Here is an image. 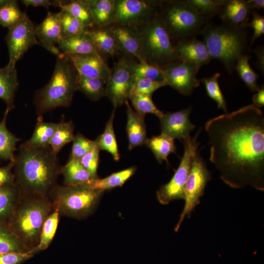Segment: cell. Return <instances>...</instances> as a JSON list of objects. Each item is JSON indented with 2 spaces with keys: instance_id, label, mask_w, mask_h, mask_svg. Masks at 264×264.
<instances>
[{
  "instance_id": "6da1fadb",
  "label": "cell",
  "mask_w": 264,
  "mask_h": 264,
  "mask_svg": "<svg viewBox=\"0 0 264 264\" xmlns=\"http://www.w3.org/2000/svg\"><path fill=\"white\" fill-rule=\"evenodd\" d=\"M210 161L229 187L264 191V115L254 105L209 120Z\"/></svg>"
},
{
  "instance_id": "7a4b0ae2",
  "label": "cell",
  "mask_w": 264,
  "mask_h": 264,
  "mask_svg": "<svg viewBox=\"0 0 264 264\" xmlns=\"http://www.w3.org/2000/svg\"><path fill=\"white\" fill-rule=\"evenodd\" d=\"M61 168L57 154L49 146L30 148L22 144L14 161L15 183L21 194L49 198L58 185L57 180Z\"/></svg>"
},
{
  "instance_id": "3957f363",
  "label": "cell",
  "mask_w": 264,
  "mask_h": 264,
  "mask_svg": "<svg viewBox=\"0 0 264 264\" xmlns=\"http://www.w3.org/2000/svg\"><path fill=\"white\" fill-rule=\"evenodd\" d=\"M53 211L48 198L20 194L8 225L30 252L37 245L44 223Z\"/></svg>"
},
{
  "instance_id": "277c9868",
  "label": "cell",
  "mask_w": 264,
  "mask_h": 264,
  "mask_svg": "<svg viewBox=\"0 0 264 264\" xmlns=\"http://www.w3.org/2000/svg\"><path fill=\"white\" fill-rule=\"evenodd\" d=\"M78 74L63 53L57 56L52 76L48 83L37 90L34 104L39 116L58 107H68L77 90Z\"/></svg>"
},
{
  "instance_id": "5b68a950",
  "label": "cell",
  "mask_w": 264,
  "mask_h": 264,
  "mask_svg": "<svg viewBox=\"0 0 264 264\" xmlns=\"http://www.w3.org/2000/svg\"><path fill=\"white\" fill-rule=\"evenodd\" d=\"M243 29L224 23H208L201 33L211 59L220 61L229 73L235 69L238 59L247 54V37Z\"/></svg>"
},
{
  "instance_id": "8992f818",
  "label": "cell",
  "mask_w": 264,
  "mask_h": 264,
  "mask_svg": "<svg viewBox=\"0 0 264 264\" xmlns=\"http://www.w3.org/2000/svg\"><path fill=\"white\" fill-rule=\"evenodd\" d=\"M103 193L88 183L58 185L51 193L49 199L53 210L57 211L60 216L81 220L93 214Z\"/></svg>"
},
{
  "instance_id": "52a82bcc",
  "label": "cell",
  "mask_w": 264,
  "mask_h": 264,
  "mask_svg": "<svg viewBox=\"0 0 264 264\" xmlns=\"http://www.w3.org/2000/svg\"><path fill=\"white\" fill-rule=\"evenodd\" d=\"M158 14L177 43L201 33L208 22L186 0L161 1Z\"/></svg>"
},
{
  "instance_id": "ba28073f",
  "label": "cell",
  "mask_w": 264,
  "mask_h": 264,
  "mask_svg": "<svg viewBox=\"0 0 264 264\" xmlns=\"http://www.w3.org/2000/svg\"><path fill=\"white\" fill-rule=\"evenodd\" d=\"M137 27L144 61L162 68L179 61L175 45L158 14Z\"/></svg>"
},
{
  "instance_id": "9c48e42d",
  "label": "cell",
  "mask_w": 264,
  "mask_h": 264,
  "mask_svg": "<svg viewBox=\"0 0 264 264\" xmlns=\"http://www.w3.org/2000/svg\"><path fill=\"white\" fill-rule=\"evenodd\" d=\"M200 132L198 131L193 138L189 135L183 139L184 153L179 166L170 181L161 186L156 192L160 203L165 205L174 200L184 199L186 182L199 145L197 138Z\"/></svg>"
},
{
  "instance_id": "30bf717a",
  "label": "cell",
  "mask_w": 264,
  "mask_h": 264,
  "mask_svg": "<svg viewBox=\"0 0 264 264\" xmlns=\"http://www.w3.org/2000/svg\"><path fill=\"white\" fill-rule=\"evenodd\" d=\"M211 179L210 173L202 157L197 152L193 158L184 189L185 204L175 227L177 232L186 217L190 218L195 207L199 204L206 185Z\"/></svg>"
},
{
  "instance_id": "8fae6325",
  "label": "cell",
  "mask_w": 264,
  "mask_h": 264,
  "mask_svg": "<svg viewBox=\"0 0 264 264\" xmlns=\"http://www.w3.org/2000/svg\"><path fill=\"white\" fill-rule=\"evenodd\" d=\"M160 1L144 0H115L111 24L138 27L157 15Z\"/></svg>"
},
{
  "instance_id": "7c38bea8",
  "label": "cell",
  "mask_w": 264,
  "mask_h": 264,
  "mask_svg": "<svg viewBox=\"0 0 264 264\" xmlns=\"http://www.w3.org/2000/svg\"><path fill=\"white\" fill-rule=\"evenodd\" d=\"M36 25L26 13L14 26L8 29L5 41L9 53L8 65L15 67L20 59L30 47L40 44L37 39Z\"/></svg>"
},
{
  "instance_id": "4fadbf2b",
  "label": "cell",
  "mask_w": 264,
  "mask_h": 264,
  "mask_svg": "<svg viewBox=\"0 0 264 264\" xmlns=\"http://www.w3.org/2000/svg\"><path fill=\"white\" fill-rule=\"evenodd\" d=\"M134 82L130 61L121 58L111 70L106 86L105 96L110 99L113 108L116 109L128 101Z\"/></svg>"
},
{
  "instance_id": "5bb4252c",
  "label": "cell",
  "mask_w": 264,
  "mask_h": 264,
  "mask_svg": "<svg viewBox=\"0 0 264 264\" xmlns=\"http://www.w3.org/2000/svg\"><path fill=\"white\" fill-rule=\"evenodd\" d=\"M200 68L198 66L179 60L161 68L167 85L183 95H189L200 85V80L197 78Z\"/></svg>"
},
{
  "instance_id": "9a60e30c",
  "label": "cell",
  "mask_w": 264,
  "mask_h": 264,
  "mask_svg": "<svg viewBox=\"0 0 264 264\" xmlns=\"http://www.w3.org/2000/svg\"><path fill=\"white\" fill-rule=\"evenodd\" d=\"M35 30L40 45L56 56L62 53L56 46L63 38L60 12H48L45 19L36 25Z\"/></svg>"
},
{
  "instance_id": "2e32d148",
  "label": "cell",
  "mask_w": 264,
  "mask_h": 264,
  "mask_svg": "<svg viewBox=\"0 0 264 264\" xmlns=\"http://www.w3.org/2000/svg\"><path fill=\"white\" fill-rule=\"evenodd\" d=\"M65 55V54H64ZM79 75L88 78L99 79L107 82L111 70L100 54H66Z\"/></svg>"
},
{
  "instance_id": "e0dca14e",
  "label": "cell",
  "mask_w": 264,
  "mask_h": 264,
  "mask_svg": "<svg viewBox=\"0 0 264 264\" xmlns=\"http://www.w3.org/2000/svg\"><path fill=\"white\" fill-rule=\"evenodd\" d=\"M192 107L182 110L163 114L159 118L161 133L172 138L183 139L190 135V132L195 128L190 120Z\"/></svg>"
},
{
  "instance_id": "ac0fdd59",
  "label": "cell",
  "mask_w": 264,
  "mask_h": 264,
  "mask_svg": "<svg viewBox=\"0 0 264 264\" xmlns=\"http://www.w3.org/2000/svg\"><path fill=\"white\" fill-rule=\"evenodd\" d=\"M118 50L136 59L138 62L144 61L141 55L140 35L136 26L127 25L111 24Z\"/></svg>"
},
{
  "instance_id": "d6986e66",
  "label": "cell",
  "mask_w": 264,
  "mask_h": 264,
  "mask_svg": "<svg viewBox=\"0 0 264 264\" xmlns=\"http://www.w3.org/2000/svg\"><path fill=\"white\" fill-rule=\"evenodd\" d=\"M175 48L179 61L200 67L208 64L212 59L204 42L195 37L177 43Z\"/></svg>"
},
{
  "instance_id": "ffe728a7",
  "label": "cell",
  "mask_w": 264,
  "mask_h": 264,
  "mask_svg": "<svg viewBox=\"0 0 264 264\" xmlns=\"http://www.w3.org/2000/svg\"><path fill=\"white\" fill-rule=\"evenodd\" d=\"M250 11L246 0H223L218 14L224 23L245 28Z\"/></svg>"
},
{
  "instance_id": "44dd1931",
  "label": "cell",
  "mask_w": 264,
  "mask_h": 264,
  "mask_svg": "<svg viewBox=\"0 0 264 264\" xmlns=\"http://www.w3.org/2000/svg\"><path fill=\"white\" fill-rule=\"evenodd\" d=\"M125 104L127 108L126 132L128 140V149L131 150L145 144L147 139L145 116L138 113L133 109L128 101Z\"/></svg>"
},
{
  "instance_id": "7402d4cb",
  "label": "cell",
  "mask_w": 264,
  "mask_h": 264,
  "mask_svg": "<svg viewBox=\"0 0 264 264\" xmlns=\"http://www.w3.org/2000/svg\"><path fill=\"white\" fill-rule=\"evenodd\" d=\"M58 47L61 53L65 55L100 54L86 32L63 37L58 44Z\"/></svg>"
},
{
  "instance_id": "603a6c76",
  "label": "cell",
  "mask_w": 264,
  "mask_h": 264,
  "mask_svg": "<svg viewBox=\"0 0 264 264\" xmlns=\"http://www.w3.org/2000/svg\"><path fill=\"white\" fill-rule=\"evenodd\" d=\"M19 85L15 67L8 64L0 68V99L6 104V110L14 108L15 93Z\"/></svg>"
},
{
  "instance_id": "cb8c5ba5",
  "label": "cell",
  "mask_w": 264,
  "mask_h": 264,
  "mask_svg": "<svg viewBox=\"0 0 264 264\" xmlns=\"http://www.w3.org/2000/svg\"><path fill=\"white\" fill-rule=\"evenodd\" d=\"M100 53L113 56L118 51L116 41L110 25L88 28L86 32Z\"/></svg>"
},
{
  "instance_id": "d4e9b609",
  "label": "cell",
  "mask_w": 264,
  "mask_h": 264,
  "mask_svg": "<svg viewBox=\"0 0 264 264\" xmlns=\"http://www.w3.org/2000/svg\"><path fill=\"white\" fill-rule=\"evenodd\" d=\"M58 125L59 123L44 122L43 116H38L32 136L23 144L30 148L49 147Z\"/></svg>"
},
{
  "instance_id": "484cf974",
  "label": "cell",
  "mask_w": 264,
  "mask_h": 264,
  "mask_svg": "<svg viewBox=\"0 0 264 264\" xmlns=\"http://www.w3.org/2000/svg\"><path fill=\"white\" fill-rule=\"evenodd\" d=\"M84 0L90 8L94 27H103L112 24L115 0Z\"/></svg>"
},
{
  "instance_id": "4316f807",
  "label": "cell",
  "mask_w": 264,
  "mask_h": 264,
  "mask_svg": "<svg viewBox=\"0 0 264 264\" xmlns=\"http://www.w3.org/2000/svg\"><path fill=\"white\" fill-rule=\"evenodd\" d=\"M20 196L15 184L0 186V223L8 224Z\"/></svg>"
},
{
  "instance_id": "83f0119b",
  "label": "cell",
  "mask_w": 264,
  "mask_h": 264,
  "mask_svg": "<svg viewBox=\"0 0 264 264\" xmlns=\"http://www.w3.org/2000/svg\"><path fill=\"white\" fill-rule=\"evenodd\" d=\"M145 144L152 151L160 164L165 161L168 165V156L170 154L176 153V150L174 139L162 133L157 136L147 138Z\"/></svg>"
},
{
  "instance_id": "f1b7e54d",
  "label": "cell",
  "mask_w": 264,
  "mask_h": 264,
  "mask_svg": "<svg viewBox=\"0 0 264 264\" xmlns=\"http://www.w3.org/2000/svg\"><path fill=\"white\" fill-rule=\"evenodd\" d=\"M61 174L63 176L65 185L87 184L93 180L78 159H69L66 164L62 167Z\"/></svg>"
},
{
  "instance_id": "f546056e",
  "label": "cell",
  "mask_w": 264,
  "mask_h": 264,
  "mask_svg": "<svg viewBox=\"0 0 264 264\" xmlns=\"http://www.w3.org/2000/svg\"><path fill=\"white\" fill-rule=\"evenodd\" d=\"M136 171V166L114 173L103 178L91 180L89 184L92 188L104 192L117 187H121L131 178Z\"/></svg>"
},
{
  "instance_id": "4dcf8cb0",
  "label": "cell",
  "mask_w": 264,
  "mask_h": 264,
  "mask_svg": "<svg viewBox=\"0 0 264 264\" xmlns=\"http://www.w3.org/2000/svg\"><path fill=\"white\" fill-rule=\"evenodd\" d=\"M5 110L2 120L0 122V159L14 161L17 143L19 139L12 133L6 127V119L9 113Z\"/></svg>"
},
{
  "instance_id": "1f68e13d",
  "label": "cell",
  "mask_w": 264,
  "mask_h": 264,
  "mask_svg": "<svg viewBox=\"0 0 264 264\" xmlns=\"http://www.w3.org/2000/svg\"><path fill=\"white\" fill-rule=\"evenodd\" d=\"M115 110L113 109L103 132L96 139L100 150L107 151L115 161H117L120 159V154L113 127Z\"/></svg>"
},
{
  "instance_id": "d6a6232c",
  "label": "cell",
  "mask_w": 264,
  "mask_h": 264,
  "mask_svg": "<svg viewBox=\"0 0 264 264\" xmlns=\"http://www.w3.org/2000/svg\"><path fill=\"white\" fill-rule=\"evenodd\" d=\"M82 22L88 28L94 27L93 17L89 6L84 0L62 1L59 6Z\"/></svg>"
},
{
  "instance_id": "836d02e7",
  "label": "cell",
  "mask_w": 264,
  "mask_h": 264,
  "mask_svg": "<svg viewBox=\"0 0 264 264\" xmlns=\"http://www.w3.org/2000/svg\"><path fill=\"white\" fill-rule=\"evenodd\" d=\"M60 216L59 213L55 210L49 215L44 223L37 245L29 253L34 255L48 247L57 231Z\"/></svg>"
},
{
  "instance_id": "e575fe53",
  "label": "cell",
  "mask_w": 264,
  "mask_h": 264,
  "mask_svg": "<svg viewBox=\"0 0 264 264\" xmlns=\"http://www.w3.org/2000/svg\"><path fill=\"white\" fill-rule=\"evenodd\" d=\"M11 252L29 251L10 230L8 224L0 223V254Z\"/></svg>"
},
{
  "instance_id": "d590c367",
  "label": "cell",
  "mask_w": 264,
  "mask_h": 264,
  "mask_svg": "<svg viewBox=\"0 0 264 264\" xmlns=\"http://www.w3.org/2000/svg\"><path fill=\"white\" fill-rule=\"evenodd\" d=\"M107 81L95 78H88L78 75L77 90L84 93L92 101H97L105 96Z\"/></svg>"
},
{
  "instance_id": "8d00e7d4",
  "label": "cell",
  "mask_w": 264,
  "mask_h": 264,
  "mask_svg": "<svg viewBox=\"0 0 264 264\" xmlns=\"http://www.w3.org/2000/svg\"><path fill=\"white\" fill-rule=\"evenodd\" d=\"M74 127L71 121L59 123L49 144V147L54 153L57 154L67 143L73 141Z\"/></svg>"
},
{
  "instance_id": "74e56055",
  "label": "cell",
  "mask_w": 264,
  "mask_h": 264,
  "mask_svg": "<svg viewBox=\"0 0 264 264\" xmlns=\"http://www.w3.org/2000/svg\"><path fill=\"white\" fill-rule=\"evenodd\" d=\"M16 0H4L0 5V25L8 29L16 24L23 17Z\"/></svg>"
},
{
  "instance_id": "f35d334b",
  "label": "cell",
  "mask_w": 264,
  "mask_h": 264,
  "mask_svg": "<svg viewBox=\"0 0 264 264\" xmlns=\"http://www.w3.org/2000/svg\"><path fill=\"white\" fill-rule=\"evenodd\" d=\"M250 58L248 54L241 56L237 61L235 69L246 86L251 91L257 92L260 88L257 84L258 76L250 66Z\"/></svg>"
},
{
  "instance_id": "ab89813d",
  "label": "cell",
  "mask_w": 264,
  "mask_h": 264,
  "mask_svg": "<svg viewBox=\"0 0 264 264\" xmlns=\"http://www.w3.org/2000/svg\"><path fill=\"white\" fill-rule=\"evenodd\" d=\"M130 66L135 81L141 79L164 81L162 69L158 66L145 61L138 62L130 61Z\"/></svg>"
},
{
  "instance_id": "60d3db41",
  "label": "cell",
  "mask_w": 264,
  "mask_h": 264,
  "mask_svg": "<svg viewBox=\"0 0 264 264\" xmlns=\"http://www.w3.org/2000/svg\"><path fill=\"white\" fill-rule=\"evenodd\" d=\"M129 99L134 110L138 113L145 116L147 113L153 114L160 118L163 111L159 110L152 100V96L131 93Z\"/></svg>"
},
{
  "instance_id": "b9f144b4",
  "label": "cell",
  "mask_w": 264,
  "mask_h": 264,
  "mask_svg": "<svg viewBox=\"0 0 264 264\" xmlns=\"http://www.w3.org/2000/svg\"><path fill=\"white\" fill-rule=\"evenodd\" d=\"M220 75V73H216L210 77L203 78L200 81L204 84L208 96L216 101L218 108L222 109L226 113L227 112L226 104L218 81Z\"/></svg>"
},
{
  "instance_id": "7bdbcfd3",
  "label": "cell",
  "mask_w": 264,
  "mask_h": 264,
  "mask_svg": "<svg viewBox=\"0 0 264 264\" xmlns=\"http://www.w3.org/2000/svg\"><path fill=\"white\" fill-rule=\"evenodd\" d=\"M60 20L63 37L85 33L88 29L66 11L61 10Z\"/></svg>"
},
{
  "instance_id": "ee69618b",
  "label": "cell",
  "mask_w": 264,
  "mask_h": 264,
  "mask_svg": "<svg viewBox=\"0 0 264 264\" xmlns=\"http://www.w3.org/2000/svg\"><path fill=\"white\" fill-rule=\"evenodd\" d=\"M197 12L208 20L218 14L223 0H186Z\"/></svg>"
},
{
  "instance_id": "f6af8a7d",
  "label": "cell",
  "mask_w": 264,
  "mask_h": 264,
  "mask_svg": "<svg viewBox=\"0 0 264 264\" xmlns=\"http://www.w3.org/2000/svg\"><path fill=\"white\" fill-rule=\"evenodd\" d=\"M100 151L98 141L96 139L92 149L79 160L83 167L89 173L93 180L98 178L97 169Z\"/></svg>"
},
{
  "instance_id": "bcb514c9",
  "label": "cell",
  "mask_w": 264,
  "mask_h": 264,
  "mask_svg": "<svg viewBox=\"0 0 264 264\" xmlns=\"http://www.w3.org/2000/svg\"><path fill=\"white\" fill-rule=\"evenodd\" d=\"M95 140H91L80 133L75 135L72 141L71 152L69 159L80 160L93 147Z\"/></svg>"
},
{
  "instance_id": "7dc6e473",
  "label": "cell",
  "mask_w": 264,
  "mask_h": 264,
  "mask_svg": "<svg viewBox=\"0 0 264 264\" xmlns=\"http://www.w3.org/2000/svg\"><path fill=\"white\" fill-rule=\"evenodd\" d=\"M167 85L165 81L138 79L134 82L131 93L152 96L156 90Z\"/></svg>"
},
{
  "instance_id": "c3c4849f",
  "label": "cell",
  "mask_w": 264,
  "mask_h": 264,
  "mask_svg": "<svg viewBox=\"0 0 264 264\" xmlns=\"http://www.w3.org/2000/svg\"><path fill=\"white\" fill-rule=\"evenodd\" d=\"M252 19L250 22L245 25V28L250 27L253 29L254 32L252 36L251 45L256 39L264 34V18L255 11L252 12Z\"/></svg>"
},
{
  "instance_id": "681fc988",
  "label": "cell",
  "mask_w": 264,
  "mask_h": 264,
  "mask_svg": "<svg viewBox=\"0 0 264 264\" xmlns=\"http://www.w3.org/2000/svg\"><path fill=\"white\" fill-rule=\"evenodd\" d=\"M34 256L27 253L11 252L0 254V264H22Z\"/></svg>"
},
{
  "instance_id": "f907efd6",
  "label": "cell",
  "mask_w": 264,
  "mask_h": 264,
  "mask_svg": "<svg viewBox=\"0 0 264 264\" xmlns=\"http://www.w3.org/2000/svg\"><path fill=\"white\" fill-rule=\"evenodd\" d=\"M13 167L14 161H9L6 165L0 166V186L15 184Z\"/></svg>"
},
{
  "instance_id": "816d5d0a",
  "label": "cell",
  "mask_w": 264,
  "mask_h": 264,
  "mask_svg": "<svg viewBox=\"0 0 264 264\" xmlns=\"http://www.w3.org/2000/svg\"><path fill=\"white\" fill-rule=\"evenodd\" d=\"M62 0H22L21 2L26 7L32 6L34 7L42 6L48 9L50 6H59Z\"/></svg>"
},
{
  "instance_id": "f5cc1de1",
  "label": "cell",
  "mask_w": 264,
  "mask_h": 264,
  "mask_svg": "<svg viewBox=\"0 0 264 264\" xmlns=\"http://www.w3.org/2000/svg\"><path fill=\"white\" fill-rule=\"evenodd\" d=\"M253 105L257 108H262L264 105V87L262 86L252 97Z\"/></svg>"
},
{
  "instance_id": "db71d44e",
  "label": "cell",
  "mask_w": 264,
  "mask_h": 264,
  "mask_svg": "<svg viewBox=\"0 0 264 264\" xmlns=\"http://www.w3.org/2000/svg\"><path fill=\"white\" fill-rule=\"evenodd\" d=\"M246 2L250 10L253 9H260L264 7V0H246Z\"/></svg>"
},
{
  "instance_id": "11a10c76",
  "label": "cell",
  "mask_w": 264,
  "mask_h": 264,
  "mask_svg": "<svg viewBox=\"0 0 264 264\" xmlns=\"http://www.w3.org/2000/svg\"><path fill=\"white\" fill-rule=\"evenodd\" d=\"M256 53L258 58L256 65L262 71L264 72V48L261 47L257 49Z\"/></svg>"
},
{
  "instance_id": "9f6ffc18",
  "label": "cell",
  "mask_w": 264,
  "mask_h": 264,
  "mask_svg": "<svg viewBox=\"0 0 264 264\" xmlns=\"http://www.w3.org/2000/svg\"><path fill=\"white\" fill-rule=\"evenodd\" d=\"M4 0H0V5L4 2Z\"/></svg>"
}]
</instances>
